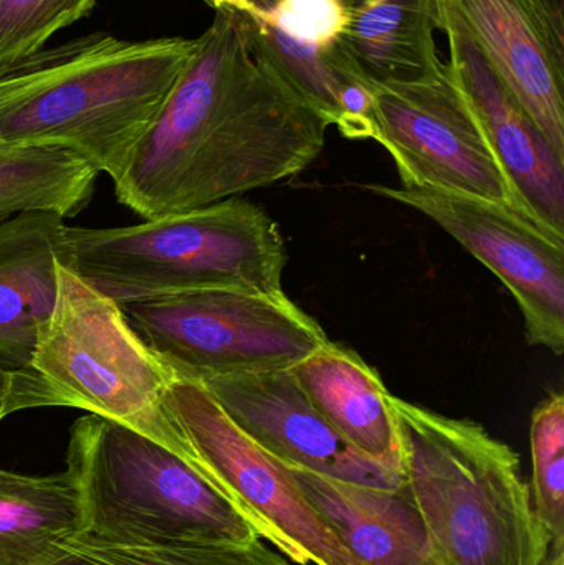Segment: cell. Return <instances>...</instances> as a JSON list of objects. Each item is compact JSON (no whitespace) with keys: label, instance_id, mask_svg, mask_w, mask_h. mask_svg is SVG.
<instances>
[{"label":"cell","instance_id":"obj_18","mask_svg":"<svg viewBox=\"0 0 564 565\" xmlns=\"http://www.w3.org/2000/svg\"><path fill=\"white\" fill-rule=\"evenodd\" d=\"M78 533V500L66 471L30 477L0 468V565H40Z\"/></svg>","mask_w":564,"mask_h":565},{"label":"cell","instance_id":"obj_14","mask_svg":"<svg viewBox=\"0 0 564 565\" xmlns=\"http://www.w3.org/2000/svg\"><path fill=\"white\" fill-rule=\"evenodd\" d=\"M65 218L26 212L0 224V369L29 362L36 335L52 312L56 262L68 265Z\"/></svg>","mask_w":564,"mask_h":565},{"label":"cell","instance_id":"obj_3","mask_svg":"<svg viewBox=\"0 0 564 565\" xmlns=\"http://www.w3.org/2000/svg\"><path fill=\"white\" fill-rule=\"evenodd\" d=\"M400 490L416 507L440 565H542L549 533L520 457L482 425L391 395Z\"/></svg>","mask_w":564,"mask_h":565},{"label":"cell","instance_id":"obj_17","mask_svg":"<svg viewBox=\"0 0 564 565\" xmlns=\"http://www.w3.org/2000/svg\"><path fill=\"white\" fill-rule=\"evenodd\" d=\"M341 55L373 86L430 78L444 63L434 33L439 0H343Z\"/></svg>","mask_w":564,"mask_h":565},{"label":"cell","instance_id":"obj_25","mask_svg":"<svg viewBox=\"0 0 564 565\" xmlns=\"http://www.w3.org/2000/svg\"><path fill=\"white\" fill-rule=\"evenodd\" d=\"M10 372L0 369V422L6 418L3 415V404H6L7 388H9Z\"/></svg>","mask_w":564,"mask_h":565},{"label":"cell","instance_id":"obj_13","mask_svg":"<svg viewBox=\"0 0 564 565\" xmlns=\"http://www.w3.org/2000/svg\"><path fill=\"white\" fill-rule=\"evenodd\" d=\"M440 30L449 36L447 65L506 175L513 204L564 235L563 156L503 86L479 49L456 29Z\"/></svg>","mask_w":564,"mask_h":565},{"label":"cell","instance_id":"obj_9","mask_svg":"<svg viewBox=\"0 0 564 565\" xmlns=\"http://www.w3.org/2000/svg\"><path fill=\"white\" fill-rule=\"evenodd\" d=\"M366 189L436 222L512 292L526 341L563 354L564 235L509 202L404 185Z\"/></svg>","mask_w":564,"mask_h":565},{"label":"cell","instance_id":"obj_12","mask_svg":"<svg viewBox=\"0 0 564 565\" xmlns=\"http://www.w3.org/2000/svg\"><path fill=\"white\" fill-rule=\"evenodd\" d=\"M205 391L262 450L287 465L396 490L401 477L354 450L305 397L290 371L205 381Z\"/></svg>","mask_w":564,"mask_h":565},{"label":"cell","instance_id":"obj_8","mask_svg":"<svg viewBox=\"0 0 564 565\" xmlns=\"http://www.w3.org/2000/svg\"><path fill=\"white\" fill-rule=\"evenodd\" d=\"M194 468L255 531L298 565H361L301 493L291 471L262 450L198 382L175 379L166 397Z\"/></svg>","mask_w":564,"mask_h":565},{"label":"cell","instance_id":"obj_5","mask_svg":"<svg viewBox=\"0 0 564 565\" xmlns=\"http://www.w3.org/2000/svg\"><path fill=\"white\" fill-rule=\"evenodd\" d=\"M66 238V267L119 306L205 289L280 291L287 265L277 222L241 199L131 227H68Z\"/></svg>","mask_w":564,"mask_h":565},{"label":"cell","instance_id":"obj_10","mask_svg":"<svg viewBox=\"0 0 564 565\" xmlns=\"http://www.w3.org/2000/svg\"><path fill=\"white\" fill-rule=\"evenodd\" d=\"M373 139L396 162L404 188L513 204L506 175L447 63L430 78L376 86Z\"/></svg>","mask_w":564,"mask_h":565},{"label":"cell","instance_id":"obj_15","mask_svg":"<svg viewBox=\"0 0 564 565\" xmlns=\"http://www.w3.org/2000/svg\"><path fill=\"white\" fill-rule=\"evenodd\" d=\"M287 468L361 565H440L416 507L400 488L368 487Z\"/></svg>","mask_w":564,"mask_h":565},{"label":"cell","instance_id":"obj_23","mask_svg":"<svg viewBox=\"0 0 564 565\" xmlns=\"http://www.w3.org/2000/svg\"><path fill=\"white\" fill-rule=\"evenodd\" d=\"M204 2L209 3L215 12L228 10L234 13H247L252 10L265 12V10L272 9L275 0H204Z\"/></svg>","mask_w":564,"mask_h":565},{"label":"cell","instance_id":"obj_4","mask_svg":"<svg viewBox=\"0 0 564 565\" xmlns=\"http://www.w3.org/2000/svg\"><path fill=\"white\" fill-rule=\"evenodd\" d=\"M179 375L146 344L123 306L56 262L52 312L23 367L10 372L3 415L70 407L158 441L185 461L166 397Z\"/></svg>","mask_w":564,"mask_h":565},{"label":"cell","instance_id":"obj_20","mask_svg":"<svg viewBox=\"0 0 564 565\" xmlns=\"http://www.w3.org/2000/svg\"><path fill=\"white\" fill-rule=\"evenodd\" d=\"M40 565H291L262 540L245 544L135 546L75 534L60 541Z\"/></svg>","mask_w":564,"mask_h":565},{"label":"cell","instance_id":"obj_19","mask_svg":"<svg viewBox=\"0 0 564 565\" xmlns=\"http://www.w3.org/2000/svg\"><path fill=\"white\" fill-rule=\"evenodd\" d=\"M98 174L70 149L0 142V224L26 212L75 217L92 201Z\"/></svg>","mask_w":564,"mask_h":565},{"label":"cell","instance_id":"obj_11","mask_svg":"<svg viewBox=\"0 0 564 565\" xmlns=\"http://www.w3.org/2000/svg\"><path fill=\"white\" fill-rule=\"evenodd\" d=\"M444 26L479 49L564 158L562 7L553 0H439Z\"/></svg>","mask_w":564,"mask_h":565},{"label":"cell","instance_id":"obj_24","mask_svg":"<svg viewBox=\"0 0 564 565\" xmlns=\"http://www.w3.org/2000/svg\"><path fill=\"white\" fill-rule=\"evenodd\" d=\"M542 565H564V541L550 544L549 554Z\"/></svg>","mask_w":564,"mask_h":565},{"label":"cell","instance_id":"obj_22","mask_svg":"<svg viewBox=\"0 0 564 565\" xmlns=\"http://www.w3.org/2000/svg\"><path fill=\"white\" fill-rule=\"evenodd\" d=\"M96 0H0V68L40 52L56 32L88 15Z\"/></svg>","mask_w":564,"mask_h":565},{"label":"cell","instance_id":"obj_1","mask_svg":"<svg viewBox=\"0 0 564 565\" xmlns=\"http://www.w3.org/2000/svg\"><path fill=\"white\" fill-rule=\"evenodd\" d=\"M328 128L254 52L237 13L217 10L116 198L146 221L228 201L305 171Z\"/></svg>","mask_w":564,"mask_h":565},{"label":"cell","instance_id":"obj_6","mask_svg":"<svg viewBox=\"0 0 564 565\" xmlns=\"http://www.w3.org/2000/svg\"><path fill=\"white\" fill-rule=\"evenodd\" d=\"M66 475L83 536L135 546L260 540L182 458L106 418L86 415L73 424Z\"/></svg>","mask_w":564,"mask_h":565},{"label":"cell","instance_id":"obj_21","mask_svg":"<svg viewBox=\"0 0 564 565\" xmlns=\"http://www.w3.org/2000/svg\"><path fill=\"white\" fill-rule=\"evenodd\" d=\"M533 508L552 543L564 541V397L553 392L530 425Z\"/></svg>","mask_w":564,"mask_h":565},{"label":"cell","instance_id":"obj_7","mask_svg":"<svg viewBox=\"0 0 564 565\" xmlns=\"http://www.w3.org/2000/svg\"><path fill=\"white\" fill-rule=\"evenodd\" d=\"M146 344L185 381L288 371L327 332L284 289H205L123 306Z\"/></svg>","mask_w":564,"mask_h":565},{"label":"cell","instance_id":"obj_16","mask_svg":"<svg viewBox=\"0 0 564 565\" xmlns=\"http://www.w3.org/2000/svg\"><path fill=\"white\" fill-rule=\"evenodd\" d=\"M315 411L354 450L400 475V444L391 394L353 349L328 341L288 369Z\"/></svg>","mask_w":564,"mask_h":565},{"label":"cell","instance_id":"obj_2","mask_svg":"<svg viewBox=\"0 0 564 565\" xmlns=\"http://www.w3.org/2000/svg\"><path fill=\"white\" fill-rule=\"evenodd\" d=\"M198 39L93 33L0 68V142L58 146L118 181Z\"/></svg>","mask_w":564,"mask_h":565}]
</instances>
